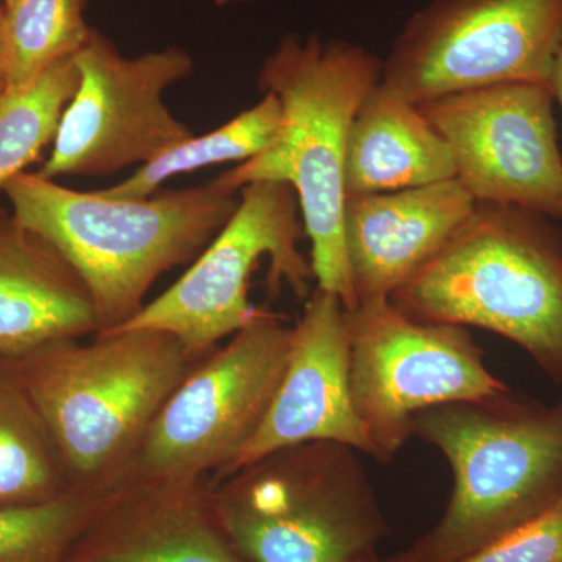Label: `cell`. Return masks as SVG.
Segmentation results:
<instances>
[{
  "instance_id": "20",
  "label": "cell",
  "mask_w": 562,
  "mask_h": 562,
  "mask_svg": "<svg viewBox=\"0 0 562 562\" xmlns=\"http://www.w3.org/2000/svg\"><path fill=\"white\" fill-rule=\"evenodd\" d=\"M76 58L55 63L31 83L0 98V192L54 143L63 113L79 87Z\"/></svg>"
},
{
  "instance_id": "9",
  "label": "cell",
  "mask_w": 562,
  "mask_h": 562,
  "mask_svg": "<svg viewBox=\"0 0 562 562\" xmlns=\"http://www.w3.org/2000/svg\"><path fill=\"white\" fill-rule=\"evenodd\" d=\"M562 0H430L383 60V83L414 103L501 83L550 85Z\"/></svg>"
},
{
  "instance_id": "5",
  "label": "cell",
  "mask_w": 562,
  "mask_h": 562,
  "mask_svg": "<svg viewBox=\"0 0 562 562\" xmlns=\"http://www.w3.org/2000/svg\"><path fill=\"white\" fill-rule=\"evenodd\" d=\"M390 302L412 319L497 333L562 383V232L542 214L476 202Z\"/></svg>"
},
{
  "instance_id": "21",
  "label": "cell",
  "mask_w": 562,
  "mask_h": 562,
  "mask_svg": "<svg viewBox=\"0 0 562 562\" xmlns=\"http://www.w3.org/2000/svg\"><path fill=\"white\" fill-rule=\"evenodd\" d=\"M5 7L7 90L31 83L55 63L74 57L92 29L88 0H10Z\"/></svg>"
},
{
  "instance_id": "18",
  "label": "cell",
  "mask_w": 562,
  "mask_h": 562,
  "mask_svg": "<svg viewBox=\"0 0 562 562\" xmlns=\"http://www.w3.org/2000/svg\"><path fill=\"white\" fill-rule=\"evenodd\" d=\"M70 491L43 417L11 362L0 360V509L43 505Z\"/></svg>"
},
{
  "instance_id": "14",
  "label": "cell",
  "mask_w": 562,
  "mask_h": 562,
  "mask_svg": "<svg viewBox=\"0 0 562 562\" xmlns=\"http://www.w3.org/2000/svg\"><path fill=\"white\" fill-rule=\"evenodd\" d=\"M63 562H247L222 531L209 479L128 476L103 492Z\"/></svg>"
},
{
  "instance_id": "29",
  "label": "cell",
  "mask_w": 562,
  "mask_h": 562,
  "mask_svg": "<svg viewBox=\"0 0 562 562\" xmlns=\"http://www.w3.org/2000/svg\"><path fill=\"white\" fill-rule=\"evenodd\" d=\"M0 2H3V0H0Z\"/></svg>"
},
{
  "instance_id": "22",
  "label": "cell",
  "mask_w": 562,
  "mask_h": 562,
  "mask_svg": "<svg viewBox=\"0 0 562 562\" xmlns=\"http://www.w3.org/2000/svg\"><path fill=\"white\" fill-rule=\"evenodd\" d=\"M101 494L70 491L57 501L0 509V562H63Z\"/></svg>"
},
{
  "instance_id": "1",
  "label": "cell",
  "mask_w": 562,
  "mask_h": 562,
  "mask_svg": "<svg viewBox=\"0 0 562 562\" xmlns=\"http://www.w3.org/2000/svg\"><path fill=\"white\" fill-rule=\"evenodd\" d=\"M383 80V60L347 40L288 33L262 61L258 87L279 99L281 121L271 143L217 177L232 190L255 181L290 184L312 241L316 286L358 306L346 239V155L351 122Z\"/></svg>"
},
{
  "instance_id": "12",
  "label": "cell",
  "mask_w": 562,
  "mask_h": 562,
  "mask_svg": "<svg viewBox=\"0 0 562 562\" xmlns=\"http://www.w3.org/2000/svg\"><path fill=\"white\" fill-rule=\"evenodd\" d=\"M547 83H501L419 103L449 144L457 180L479 203L562 224V155Z\"/></svg>"
},
{
  "instance_id": "28",
  "label": "cell",
  "mask_w": 562,
  "mask_h": 562,
  "mask_svg": "<svg viewBox=\"0 0 562 562\" xmlns=\"http://www.w3.org/2000/svg\"><path fill=\"white\" fill-rule=\"evenodd\" d=\"M10 0H3V5H7V3H9Z\"/></svg>"
},
{
  "instance_id": "13",
  "label": "cell",
  "mask_w": 562,
  "mask_h": 562,
  "mask_svg": "<svg viewBox=\"0 0 562 562\" xmlns=\"http://www.w3.org/2000/svg\"><path fill=\"white\" fill-rule=\"evenodd\" d=\"M319 441L344 443L375 458L371 436L351 403L346 308L338 295L316 286L292 325L290 357L265 420L210 483L277 450Z\"/></svg>"
},
{
  "instance_id": "23",
  "label": "cell",
  "mask_w": 562,
  "mask_h": 562,
  "mask_svg": "<svg viewBox=\"0 0 562 562\" xmlns=\"http://www.w3.org/2000/svg\"><path fill=\"white\" fill-rule=\"evenodd\" d=\"M454 562H562V498Z\"/></svg>"
},
{
  "instance_id": "2",
  "label": "cell",
  "mask_w": 562,
  "mask_h": 562,
  "mask_svg": "<svg viewBox=\"0 0 562 562\" xmlns=\"http://www.w3.org/2000/svg\"><path fill=\"white\" fill-rule=\"evenodd\" d=\"M2 192L16 221L47 239L85 281L101 331L131 321L146 305L155 281L195 261L239 203V191L220 179L150 198L117 199L22 172Z\"/></svg>"
},
{
  "instance_id": "25",
  "label": "cell",
  "mask_w": 562,
  "mask_h": 562,
  "mask_svg": "<svg viewBox=\"0 0 562 562\" xmlns=\"http://www.w3.org/2000/svg\"><path fill=\"white\" fill-rule=\"evenodd\" d=\"M550 88H552L553 91L554 102H557L562 110V46L560 54H558L557 63H554L552 80H550Z\"/></svg>"
},
{
  "instance_id": "7",
  "label": "cell",
  "mask_w": 562,
  "mask_h": 562,
  "mask_svg": "<svg viewBox=\"0 0 562 562\" xmlns=\"http://www.w3.org/2000/svg\"><path fill=\"white\" fill-rule=\"evenodd\" d=\"M301 205L290 184L255 181L239 191L238 209L191 268L169 290L116 328L168 333L194 358H203L246 327L260 310L250 303V277L268 258L272 299L288 286L312 294V261L299 249ZM111 328V330H116Z\"/></svg>"
},
{
  "instance_id": "3",
  "label": "cell",
  "mask_w": 562,
  "mask_h": 562,
  "mask_svg": "<svg viewBox=\"0 0 562 562\" xmlns=\"http://www.w3.org/2000/svg\"><path fill=\"white\" fill-rule=\"evenodd\" d=\"M83 339L9 362L49 430L70 487L103 494L127 479L158 413L202 358L162 331L116 328Z\"/></svg>"
},
{
  "instance_id": "27",
  "label": "cell",
  "mask_w": 562,
  "mask_h": 562,
  "mask_svg": "<svg viewBox=\"0 0 562 562\" xmlns=\"http://www.w3.org/2000/svg\"><path fill=\"white\" fill-rule=\"evenodd\" d=\"M350 562H382V561L376 560L375 557H371V558H360V560H355V561H350Z\"/></svg>"
},
{
  "instance_id": "6",
  "label": "cell",
  "mask_w": 562,
  "mask_h": 562,
  "mask_svg": "<svg viewBox=\"0 0 562 562\" xmlns=\"http://www.w3.org/2000/svg\"><path fill=\"white\" fill-rule=\"evenodd\" d=\"M358 453L338 442L299 443L210 483L236 552L247 562L375 557L387 524Z\"/></svg>"
},
{
  "instance_id": "24",
  "label": "cell",
  "mask_w": 562,
  "mask_h": 562,
  "mask_svg": "<svg viewBox=\"0 0 562 562\" xmlns=\"http://www.w3.org/2000/svg\"><path fill=\"white\" fill-rule=\"evenodd\" d=\"M9 88L7 83V36H5V7L0 2V98Z\"/></svg>"
},
{
  "instance_id": "17",
  "label": "cell",
  "mask_w": 562,
  "mask_h": 562,
  "mask_svg": "<svg viewBox=\"0 0 562 562\" xmlns=\"http://www.w3.org/2000/svg\"><path fill=\"white\" fill-rule=\"evenodd\" d=\"M346 194H376L457 179L452 150L419 105L383 80L351 122Z\"/></svg>"
},
{
  "instance_id": "15",
  "label": "cell",
  "mask_w": 562,
  "mask_h": 562,
  "mask_svg": "<svg viewBox=\"0 0 562 562\" xmlns=\"http://www.w3.org/2000/svg\"><path fill=\"white\" fill-rule=\"evenodd\" d=\"M457 179L408 190L347 195L344 239L358 305L390 301L475 210Z\"/></svg>"
},
{
  "instance_id": "16",
  "label": "cell",
  "mask_w": 562,
  "mask_h": 562,
  "mask_svg": "<svg viewBox=\"0 0 562 562\" xmlns=\"http://www.w3.org/2000/svg\"><path fill=\"white\" fill-rule=\"evenodd\" d=\"M101 330L94 299L76 269L0 209V360H21Z\"/></svg>"
},
{
  "instance_id": "4",
  "label": "cell",
  "mask_w": 562,
  "mask_h": 562,
  "mask_svg": "<svg viewBox=\"0 0 562 562\" xmlns=\"http://www.w3.org/2000/svg\"><path fill=\"white\" fill-rule=\"evenodd\" d=\"M413 436L453 472L441 520L386 562H454L562 498V403L543 406L512 390L417 414Z\"/></svg>"
},
{
  "instance_id": "26",
  "label": "cell",
  "mask_w": 562,
  "mask_h": 562,
  "mask_svg": "<svg viewBox=\"0 0 562 562\" xmlns=\"http://www.w3.org/2000/svg\"><path fill=\"white\" fill-rule=\"evenodd\" d=\"M216 7L241 5V3L254 2V0H211Z\"/></svg>"
},
{
  "instance_id": "8",
  "label": "cell",
  "mask_w": 562,
  "mask_h": 562,
  "mask_svg": "<svg viewBox=\"0 0 562 562\" xmlns=\"http://www.w3.org/2000/svg\"><path fill=\"white\" fill-rule=\"evenodd\" d=\"M291 333L280 316L260 310L195 362L151 424L128 476L210 480L227 469L265 420L286 368Z\"/></svg>"
},
{
  "instance_id": "11",
  "label": "cell",
  "mask_w": 562,
  "mask_h": 562,
  "mask_svg": "<svg viewBox=\"0 0 562 562\" xmlns=\"http://www.w3.org/2000/svg\"><path fill=\"white\" fill-rule=\"evenodd\" d=\"M74 58L79 87L38 176H111L147 165L194 136L165 103V92L194 70L187 50L171 46L124 57L113 41L92 29Z\"/></svg>"
},
{
  "instance_id": "10",
  "label": "cell",
  "mask_w": 562,
  "mask_h": 562,
  "mask_svg": "<svg viewBox=\"0 0 562 562\" xmlns=\"http://www.w3.org/2000/svg\"><path fill=\"white\" fill-rule=\"evenodd\" d=\"M346 325L351 403L383 464L413 438L417 414L509 390L468 327L412 319L390 301L346 310Z\"/></svg>"
},
{
  "instance_id": "19",
  "label": "cell",
  "mask_w": 562,
  "mask_h": 562,
  "mask_svg": "<svg viewBox=\"0 0 562 562\" xmlns=\"http://www.w3.org/2000/svg\"><path fill=\"white\" fill-rule=\"evenodd\" d=\"M281 121L279 99L265 92L257 105L205 135L177 144L114 187L99 190L117 199L150 198L165 181L222 162H243L260 154L271 143Z\"/></svg>"
}]
</instances>
